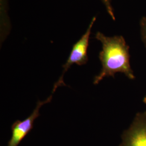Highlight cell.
Wrapping results in <instances>:
<instances>
[{
  "mask_svg": "<svg viewBox=\"0 0 146 146\" xmlns=\"http://www.w3.org/2000/svg\"><path fill=\"white\" fill-rule=\"evenodd\" d=\"M95 38L102 44L99 59L102 68L99 75L94 78L93 84H99L104 78L112 76L117 73H123L131 80L135 78L130 64L129 47L125 39L121 35L109 37L98 31Z\"/></svg>",
  "mask_w": 146,
  "mask_h": 146,
  "instance_id": "6da1fadb",
  "label": "cell"
},
{
  "mask_svg": "<svg viewBox=\"0 0 146 146\" xmlns=\"http://www.w3.org/2000/svg\"><path fill=\"white\" fill-rule=\"evenodd\" d=\"M96 20V17H93L85 33L73 45L72 49L66 62L63 65L62 75L58 80V81L54 84L52 93H54V92L58 87L65 86L63 81L64 75L72 65L76 64L78 66H82L86 64L88 62V57L87 55V50L88 48L89 41L91 31Z\"/></svg>",
  "mask_w": 146,
  "mask_h": 146,
  "instance_id": "7a4b0ae2",
  "label": "cell"
},
{
  "mask_svg": "<svg viewBox=\"0 0 146 146\" xmlns=\"http://www.w3.org/2000/svg\"><path fill=\"white\" fill-rule=\"evenodd\" d=\"M119 146H146V111L138 113L129 128L124 131Z\"/></svg>",
  "mask_w": 146,
  "mask_h": 146,
  "instance_id": "3957f363",
  "label": "cell"
},
{
  "mask_svg": "<svg viewBox=\"0 0 146 146\" xmlns=\"http://www.w3.org/2000/svg\"><path fill=\"white\" fill-rule=\"evenodd\" d=\"M52 95L44 101H38L36 106L31 115L23 121L17 120L11 126V136L7 146H17L25 136L33 128L34 122L39 115L40 109L43 105L50 102L52 100Z\"/></svg>",
  "mask_w": 146,
  "mask_h": 146,
  "instance_id": "277c9868",
  "label": "cell"
},
{
  "mask_svg": "<svg viewBox=\"0 0 146 146\" xmlns=\"http://www.w3.org/2000/svg\"><path fill=\"white\" fill-rule=\"evenodd\" d=\"M141 40L146 48V16L143 17L140 22Z\"/></svg>",
  "mask_w": 146,
  "mask_h": 146,
  "instance_id": "5b68a950",
  "label": "cell"
},
{
  "mask_svg": "<svg viewBox=\"0 0 146 146\" xmlns=\"http://www.w3.org/2000/svg\"><path fill=\"white\" fill-rule=\"evenodd\" d=\"M100 1L102 3V4L104 5L108 14L110 15L112 20L113 21H115V16L114 15V12L113 11V8L111 5V0H100Z\"/></svg>",
  "mask_w": 146,
  "mask_h": 146,
  "instance_id": "8992f818",
  "label": "cell"
},
{
  "mask_svg": "<svg viewBox=\"0 0 146 146\" xmlns=\"http://www.w3.org/2000/svg\"><path fill=\"white\" fill-rule=\"evenodd\" d=\"M143 101L144 103H145V104H146V96H145V98H144V99H143Z\"/></svg>",
  "mask_w": 146,
  "mask_h": 146,
  "instance_id": "52a82bcc",
  "label": "cell"
}]
</instances>
